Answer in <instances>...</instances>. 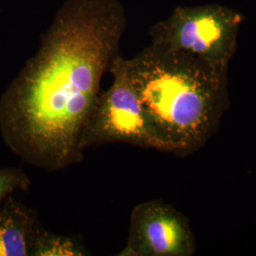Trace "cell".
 Returning <instances> with one entry per match:
<instances>
[{
	"instance_id": "cell-5",
	"label": "cell",
	"mask_w": 256,
	"mask_h": 256,
	"mask_svg": "<svg viewBox=\"0 0 256 256\" xmlns=\"http://www.w3.org/2000/svg\"><path fill=\"white\" fill-rule=\"evenodd\" d=\"M196 238L188 218L172 205L149 200L131 212L128 241L120 256H191Z\"/></svg>"
},
{
	"instance_id": "cell-6",
	"label": "cell",
	"mask_w": 256,
	"mask_h": 256,
	"mask_svg": "<svg viewBox=\"0 0 256 256\" xmlns=\"http://www.w3.org/2000/svg\"><path fill=\"white\" fill-rule=\"evenodd\" d=\"M41 229L34 212L10 196L0 204V256H30Z\"/></svg>"
},
{
	"instance_id": "cell-2",
	"label": "cell",
	"mask_w": 256,
	"mask_h": 256,
	"mask_svg": "<svg viewBox=\"0 0 256 256\" xmlns=\"http://www.w3.org/2000/svg\"><path fill=\"white\" fill-rule=\"evenodd\" d=\"M124 64L164 152L186 156L204 146L228 104L229 66L152 44Z\"/></svg>"
},
{
	"instance_id": "cell-1",
	"label": "cell",
	"mask_w": 256,
	"mask_h": 256,
	"mask_svg": "<svg viewBox=\"0 0 256 256\" xmlns=\"http://www.w3.org/2000/svg\"><path fill=\"white\" fill-rule=\"evenodd\" d=\"M118 0H66L0 100L10 149L46 171L82 160L81 137L126 30Z\"/></svg>"
},
{
	"instance_id": "cell-4",
	"label": "cell",
	"mask_w": 256,
	"mask_h": 256,
	"mask_svg": "<svg viewBox=\"0 0 256 256\" xmlns=\"http://www.w3.org/2000/svg\"><path fill=\"white\" fill-rule=\"evenodd\" d=\"M108 70L113 82L101 92L92 108L81 137L82 150L106 144H128L164 152L138 100L124 58L117 55Z\"/></svg>"
},
{
	"instance_id": "cell-7",
	"label": "cell",
	"mask_w": 256,
	"mask_h": 256,
	"mask_svg": "<svg viewBox=\"0 0 256 256\" xmlns=\"http://www.w3.org/2000/svg\"><path fill=\"white\" fill-rule=\"evenodd\" d=\"M88 254L74 238L57 236L46 230H39L30 256H82Z\"/></svg>"
},
{
	"instance_id": "cell-8",
	"label": "cell",
	"mask_w": 256,
	"mask_h": 256,
	"mask_svg": "<svg viewBox=\"0 0 256 256\" xmlns=\"http://www.w3.org/2000/svg\"><path fill=\"white\" fill-rule=\"evenodd\" d=\"M30 180L21 168H0V204L16 191L26 192Z\"/></svg>"
},
{
	"instance_id": "cell-3",
	"label": "cell",
	"mask_w": 256,
	"mask_h": 256,
	"mask_svg": "<svg viewBox=\"0 0 256 256\" xmlns=\"http://www.w3.org/2000/svg\"><path fill=\"white\" fill-rule=\"evenodd\" d=\"M244 21L242 12L221 4L176 7L151 28V44L229 66Z\"/></svg>"
}]
</instances>
